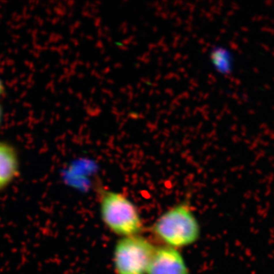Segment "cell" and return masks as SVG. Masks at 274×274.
<instances>
[{"label":"cell","instance_id":"1","mask_svg":"<svg viewBox=\"0 0 274 274\" xmlns=\"http://www.w3.org/2000/svg\"><path fill=\"white\" fill-rule=\"evenodd\" d=\"M149 232L161 246L181 250L197 242L201 228L189 201H181L160 215Z\"/></svg>","mask_w":274,"mask_h":274},{"label":"cell","instance_id":"2","mask_svg":"<svg viewBox=\"0 0 274 274\" xmlns=\"http://www.w3.org/2000/svg\"><path fill=\"white\" fill-rule=\"evenodd\" d=\"M99 213L105 227L119 238L142 235L143 219L136 204L123 193L109 189L98 191Z\"/></svg>","mask_w":274,"mask_h":274},{"label":"cell","instance_id":"3","mask_svg":"<svg viewBox=\"0 0 274 274\" xmlns=\"http://www.w3.org/2000/svg\"><path fill=\"white\" fill-rule=\"evenodd\" d=\"M156 247L142 235L120 238L113 251L115 274H147Z\"/></svg>","mask_w":274,"mask_h":274},{"label":"cell","instance_id":"4","mask_svg":"<svg viewBox=\"0 0 274 274\" xmlns=\"http://www.w3.org/2000/svg\"><path fill=\"white\" fill-rule=\"evenodd\" d=\"M147 274H191L180 250L157 246Z\"/></svg>","mask_w":274,"mask_h":274},{"label":"cell","instance_id":"5","mask_svg":"<svg viewBox=\"0 0 274 274\" xmlns=\"http://www.w3.org/2000/svg\"><path fill=\"white\" fill-rule=\"evenodd\" d=\"M20 158L12 145L0 141V192L10 186L18 177Z\"/></svg>","mask_w":274,"mask_h":274},{"label":"cell","instance_id":"6","mask_svg":"<svg viewBox=\"0 0 274 274\" xmlns=\"http://www.w3.org/2000/svg\"><path fill=\"white\" fill-rule=\"evenodd\" d=\"M5 92V87H4V84L2 82V81L0 79V97L4 94Z\"/></svg>","mask_w":274,"mask_h":274},{"label":"cell","instance_id":"7","mask_svg":"<svg viewBox=\"0 0 274 274\" xmlns=\"http://www.w3.org/2000/svg\"><path fill=\"white\" fill-rule=\"evenodd\" d=\"M2 121H3V109H2V106L0 105V127L2 126Z\"/></svg>","mask_w":274,"mask_h":274}]
</instances>
